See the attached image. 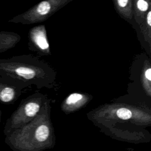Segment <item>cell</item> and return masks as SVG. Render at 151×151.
<instances>
[{
	"label": "cell",
	"mask_w": 151,
	"mask_h": 151,
	"mask_svg": "<svg viewBox=\"0 0 151 151\" xmlns=\"http://www.w3.org/2000/svg\"><path fill=\"white\" fill-rule=\"evenodd\" d=\"M17 84L0 78V103L9 104L12 103L18 95Z\"/></svg>",
	"instance_id": "1"
},
{
	"label": "cell",
	"mask_w": 151,
	"mask_h": 151,
	"mask_svg": "<svg viewBox=\"0 0 151 151\" xmlns=\"http://www.w3.org/2000/svg\"><path fill=\"white\" fill-rule=\"evenodd\" d=\"M19 40L20 37L15 32L0 31V53L13 48Z\"/></svg>",
	"instance_id": "2"
},
{
	"label": "cell",
	"mask_w": 151,
	"mask_h": 151,
	"mask_svg": "<svg viewBox=\"0 0 151 151\" xmlns=\"http://www.w3.org/2000/svg\"><path fill=\"white\" fill-rule=\"evenodd\" d=\"M31 37L33 42L41 50H47L49 47L45 34L43 30L34 29L31 32Z\"/></svg>",
	"instance_id": "3"
},
{
	"label": "cell",
	"mask_w": 151,
	"mask_h": 151,
	"mask_svg": "<svg viewBox=\"0 0 151 151\" xmlns=\"http://www.w3.org/2000/svg\"><path fill=\"white\" fill-rule=\"evenodd\" d=\"M49 129L46 125H41L36 130L35 136L37 140L40 142L45 141L48 137Z\"/></svg>",
	"instance_id": "4"
},
{
	"label": "cell",
	"mask_w": 151,
	"mask_h": 151,
	"mask_svg": "<svg viewBox=\"0 0 151 151\" xmlns=\"http://www.w3.org/2000/svg\"><path fill=\"white\" fill-rule=\"evenodd\" d=\"M83 99V96L79 93H73L66 99V103L68 105H75Z\"/></svg>",
	"instance_id": "5"
},
{
	"label": "cell",
	"mask_w": 151,
	"mask_h": 151,
	"mask_svg": "<svg viewBox=\"0 0 151 151\" xmlns=\"http://www.w3.org/2000/svg\"><path fill=\"white\" fill-rule=\"evenodd\" d=\"M117 116L121 119L127 120L132 117V112L126 108H120L116 112Z\"/></svg>",
	"instance_id": "6"
},
{
	"label": "cell",
	"mask_w": 151,
	"mask_h": 151,
	"mask_svg": "<svg viewBox=\"0 0 151 151\" xmlns=\"http://www.w3.org/2000/svg\"><path fill=\"white\" fill-rule=\"evenodd\" d=\"M137 6L140 11L145 12L147 10L149 5L147 2L144 0H139L137 2Z\"/></svg>",
	"instance_id": "7"
},
{
	"label": "cell",
	"mask_w": 151,
	"mask_h": 151,
	"mask_svg": "<svg viewBox=\"0 0 151 151\" xmlns=\"http://www.w3.org/2000/svg\"><path fill=\"white\" fill-rule=\"evenodd\" d=\"M118 5L121 8L124 7L127 5V4H128L129 1L128 0H119L117 1Z\"/></svg>",
	"instance_id": "8"
},
{
	"label": "cell",
	"mask_w": 151,
	"mask_h": 151,
	"mask_svg": "<svg viewBox=\"0 0 151 151\" xmlns=\"http://www.w3.org/2000/svg\"><path fill=\"white\" fill-rule=\"evenodd\" d=\"M145 77L146 78V79L148 80V81H151V69L150 68H147L145 73Z\"/></svg>",
	"instance_id": "9"
},
{
	"label": "cell",
	"mask_w": 151,
	"mask_h": 151,
	"mask_svg": "<svg viewBox=\"0 0 151 151\" xmlns=\"http://www.w3.org/2000/svg\"><path fill=\"white\" fill-rule=\"evenodd\" d=\"M147 22L149 26L151 25V12L149 11L147 15Z\"/></svg>",
	"instance_id": "10"
},
{
	"label": "cell",
	"mask_w": 151,
	"mask_h": 151,
	"mask_svg": "<svg viewBox=\"0 0 151 151\" xmlns=\"http://www.w3.org/2000/svg\"><path fill=\"white\" fill-rule=\"evenodd\" d=\"M1 111H0V122H1Z\"/></svg>",
	"instance_id": "11"
}]
</instances>
